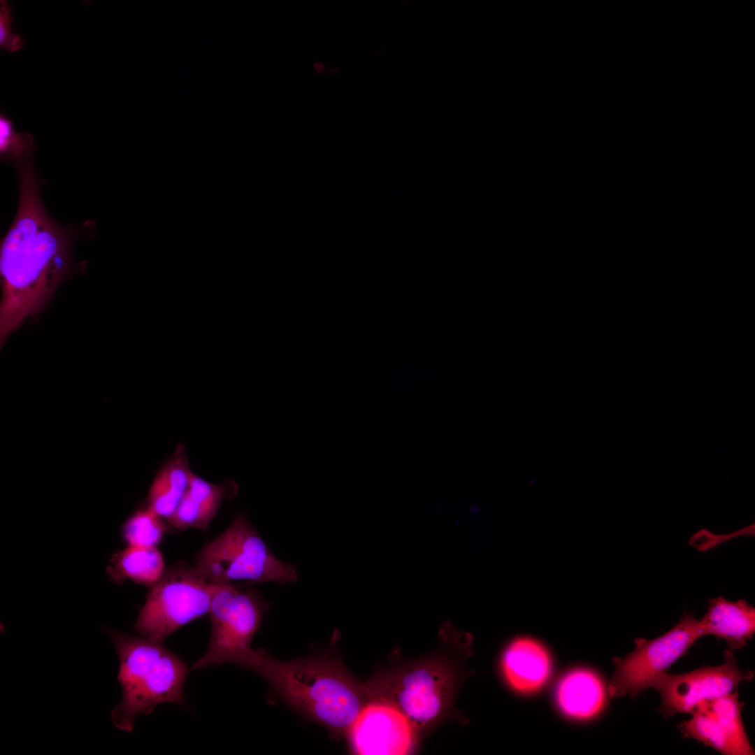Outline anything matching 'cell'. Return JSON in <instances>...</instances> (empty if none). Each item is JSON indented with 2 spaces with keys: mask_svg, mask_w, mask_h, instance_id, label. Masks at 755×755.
Instances as JSON below:
<instances>
[{
  "mask_svg": "<svg viewBox=\"0 0 755 755\" xmlns=\"http://www.w3.org/2000/svg\"><path fill=\"white\" fill-rule=\"evenodd\" d=\"M20 182L15 219L0 252L1 341L52 295L71 268V245L80 231L55 221L43 204L34 159L15 166Z\"/></svg>",
  "mask_w": 755,
  "mask_h": 755,
  "instance_id": "cell-1",
  "label": "cell"
},
{
  "mask_svg": "<svg viewBox=\"0 0 755 755\" xmlns=\"http://www.w3.org/2000/svg\"><path fill=\"white\" fill-rule=\"evenodd\" d=\"M253 671L297 710L338 733H347L364 703V687L337 661L309 656L289 661L258 650Z\"/></svg>",
  "mask_w": 755,
  "mask_h": 755,
  "instance_id": "cell-2",
  "label": "cell"
},
{
  "mask_svg": "<svg viewBox=\"0 0 755 755\" xmlns=\"http://www.w3.org/2000/svg\"><path fill=\"white\" fill-rule=\"evenodd\" d=\"M120 661L117 680L122 696L111 712L114 726L131 731L137 717L159 704H182L189 670L161 642L108 628Z\"/></svg>",
  "mask_w": 755,
  "mask_h": 755,
  "instance_id": "cell-3",
  "label": "cell"
},
{
  "mask_svg": "<svg viewBox=\"0 0 755 755\" xmlns=\"http://www.w3.org/2000/svg\"><path fill=\"white\" fill-rule=\"evenodd\" d=\"M211 582L240 588L254 584L295 582V567L278 559L244 515L206 543L194 564Z\"/></svg>",
  "mask_w": 755,
  "mask_h": 755,
  "instance_id": "cell-4",
  "label": "cell"
},
{
  "mask_svg": "<svg viewBox=\"0 0 755 755\" xmlns=\"http://www.w3.org/2000/svg\"><path fill=\"white\" fill-rule=\"evenodd\" d=\"M268 606L255 589L220 587L208 611L211 628L208 647L192 668L232 663L253 670L258 650L251 647V642Z\"/></svg>",
  "mask_w": 755,
  "mask_h": 755,
  "instance_id": "cell-5",
  "label": "cell"
},
{
  "mask_svg": "<svg viewBox=\"0 0 755 755\" xmlns=\"http://www.w3.org/2000/svg\"><path fill=\"white\" fill-rule=\"evenodd\" d=\"M222 586L209 581L194 565L179 562L166 568L151 587L134 631L161 642L181 626L208 613L213 596Z\"/></svg>",
  "mask_w": 755,
  "mask_h": 755,
  "instance_id": "cell-6",
  "label": "cell"
},
{
  "mask_svg": "<svg viewBox=\"0 0 755 755\" xmlns=\"http://www.w3.org/2000/svg\"><path fill=\"white\" fill-rule=\"evenodd\" d=\"M452 685L453 678L447 668L429 663L384 674L371 680L364 689L371 701L396 707L419 728L442 713Z\"/></svg>",
  "mask_w": 755,
  "mask_h": 755,
  "instance_id": "cell-7",
  "label": "cell"
},
{
  "mask_svg": "<svg viewBox=\"0 0 755 755\" xmlns=\"http://www.w3.org/2000/svg\"><path fill=\"white\" fill-rule=\"evenodd\" d=\"M703 636L700 620L689 613L658 638L635 639L636 646L632 652L614 659L615 670L608 685L609 694L612 697L626 694L631 698L638 696Z\"/></svg>",
  "mask_w": 755,
  "mask_h": 755,
  "instance_id": "cell-8",
  "label": "cell"
},
{
  "mask_svg": "<svg viewBox=\"0 0 755 755\" xmlns=\"http://www.w3.org/2000/svg\"><path fill=\"white\" fill-rule=\"evenodd\" d=\"M724 656V661L719 666H705L682 674L666 671L657 675L650 688L661 696V714L665 717L690 714L700 703L731 693L742 681L752 680L754 672L740 670L730 649H726Z\"/></svg>",
  "mask_w": 755,
  "mask_h": 755,
  "instance_id": "cell-9",
  "label": "cell"
},
{
  "mask_svg": "<svg viewBox=\"0 0 755 755\" xmlns=\"http://www.w3.org/2000/svg\"><path fill=\"white\" fill-rule=\"evenodd\" d=\"M415 726L396 707L366 703L346 733L352 752L361 755H404L412 749Z\"/></svg>",
  "mask_w": 755,
  "mask_h": 755,
  "instance_id": "cell-10",
  "label": "cell"
},
{
  "mask_svg": "<svg viewBox=\"0 0 755 755\" xmlns=\"http://www.w3.org/2000/svg\"><path fill=\"white\" fill-rule=\"evenodd\" d=\"M238 490L232 480L214 484L194 473L183 498L167 522L178 530L194 528L206 531L222 503L233 498Z\"/></svg>",
  "mask_w": 755,
  "mask_h": 755,
  "instance_id": "cell-11",
  "label": "cell"
},
{
  "mask_svg": "<svg viewBox=\"0 0 755 755\" xmlns=\"http://www.w3.org/2000/svg\"><path fill=\"white\" fill-rule=\"evenodd\" d=\"M501 668L505 680L514 690L532 693L547 682L552 661L542 644L528 638H519L505 648Z\"/></svg>",
  "mask_w": 755,
  "mask_h": 755,
  "instance_id": "cell-12",
  "label": "cell"
},
{
  "mask_svg": "<svg viewBox=\"0 0 755 755\" xmlns=\"http://www.w3.org/2000/svg\"><path fill=\"white\" fill-rule=\"evenodd\" d=\"M699 620L703 635L724 639L730 650L744 647L755 632V608L743 599H709L707 612Z\"/></svg>",
  "mask_w": 755,
  "mask_h": 755,
  "instance_id": "cell-13",
  "label": "cell"
},
{
  "mask_svg": "<svg viewBox=\"0 0 755 755\" xmlns=\"http://www.w3.org/2000/svg\"><path fill=\"white\" fill-rule=\"evenodd\" d=\"M194 473L185 445L178 443L159 469L148 491L146 505L166 521L183 498Z\"/></svg>",
  "mask_w": 755,
  "mask_h": 755,
  "instance_id": "cell-14",
  "label": "cell"
},
{
  "mask_svg": "<svg viewBox=\"0 0 755 755\" xmlns=\"http://www.w3.org/2000/svg\"><path fill=\"white\" fill-rule=\"evenodd\" d=\"M556 701L561 710L577 719H589L601 712L607 699L603 681L595 672L576 669L565 675L558 684Z\"/></svg>",
  "mask_w": 755,
  "mask_h": 755,
  "instance_id": "cell-15",
  "label": "cell"
},
{
  "mask_svg": "<svg viewBox=\"0 0 755 755\" xmlns=\"http://www.w3.org/2000/svg\"><path fill=\"white\" fill-rule=\"evenodd\" d=\"M112 563L110 573L115 580H131L150 587L160 580L166 568L157 547L128 546L115 555Z\"/></svg>",
  "mask_w": 755,
  "mask_h": 755,
  "instance_id": "cell-16",
  "label": "cell"
},
{
  "mask_svg": "<svg viewBox=\"0 0 755 755\" xmlns=\"http://www.w3.org/2000/svg\"><path fill=\"white\" fill-rule=\"evenodd\" d=\"M690 714L691 718L679 726L684 738L695 739L724 755H735L707 700L698 704Z\"/></svg>",
  "mask_w": 755,
  "mask_h": 755,
  "instance_id": "cell-17",
  "label": "cell"
},
{
  "mask_svg": "<svg viewBox=\"0 0 755 755\" xmlns=\"http://www.w3.org/2000/svg\"><path fill=\"white\" fill-rule=\"evenodd\" d=\"M707 701L735 755L754 754L743 726L741 717L743 703L739 700L738 692L728 693Z\"/></svg>",
  "mask_w": 755,
  "mask_h": 755,
  "instance_id": "cell-18",
  "label": "cell"
},
{
  "mask_svg": "<svg viewBox=\"0 0 755 755\" xmlns=\"http://www.w3.org/2000/svg\"><path fill=\"white\" fill-rule=\"evenodd\" d=\"M165 531L163 519L145 505L127 519L122 535L128 546L152 547L161 542Z\"/></svg>",
  "mask_w": 755,
  "mask_h": 755,
  "instance_id": "cell-19",
  "label": "cell"
},
{
  "mask_svg": "<svg viewBox=\"0 0 755 755\" xmlns=\"http://www.w3.org/2000/svg\"><path fill=\"white\" fill-rule=\"evenodd\" d=\"M36 145L33 136L24 132H16L14 124L5 114L0 115V156L1 159L15 164L34 155Z\"/></svg>",
  "mask_w": 755,
  "mask_h": 755,
  "instance_id": "cell-20",
  "label": "cell"
},
{
  "mask_svg": "<svg viewBox=\"0 0 755 755\" xmlns=\"http://www.w3.org/2000/svg\"><path fill=\"white\" fill-rule=\"evenodd\" d=\"M12 7L5 0L0 1V47L7 51L14 52L24 45V39L13 33L11 29L13 16Z\"/></svg>",
  "mask_w": 755,
  "mask_h": 755,
  "instance_id": "cell-21",
  "label": "cell"
},
{
  "mask_svg": "<svg viewBox=\"0 0 755 755\" xmlns=\"http://www.w3.org/2000/svg\"><path fill=\"white\" fill-rule=\"evenodd\" d=\"M312 68L317 74H322L325 71H330L335 74H337L338 72V70H336V69H326L323 63L319 62H314L312 64Z\"/></svg>",
  "mask_w": 755,
  "mask_h": 755,
  "instance_id": "cell-22",
  "label": "cell"
}]
</instances>
